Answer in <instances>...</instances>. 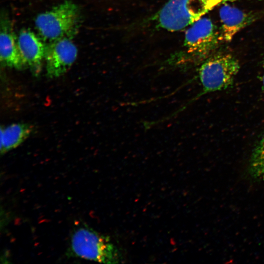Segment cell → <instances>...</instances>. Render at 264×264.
<instances>
[{"mask_svg": "<svg viewBox=\"0 0 264 264\" xmlns=\"http://www.w3.org/2000/svg\"><path fill=\"white\" fill-rule=\"evenodd\" d=\"M79 14L77 5L66 0L39 14L35 20V27L42 39L49 43L69 37L78 25Z\"/></svg>", "mask_w": 264, "mask_h": 264, "instance_id": "cell-1", "label": "cell"}, {"mask_svg": "<svg viewBox=\"0 0 264 264\" xmlns=\"http://www.w3.org/2000/svg\"><path fill=\"white\" fill-rule=\"evenodd\" d=\"M73 254L83 259L106 264L121 262V255L109 237L90 228L80 227L72 234L70 242Z\"/></svg>", "mask_w": 264, "mask_h": 264, "instance_id": "cell-2", "label": "cell"}, {"mask_svg": "<svg viewBox=\"0 0 264 264\" xmlns=\"http://www.w3.org/2000/svg\"><path fill=\"white\" fill-rule=\"evenodd\" d=\"M208 11L206 0H168L151 20L158 28L176 32L191 25Z\"/></svg>", "mask_w": 264, "mask_h": 264, "instance_id": "cell-3", "label": "cell"}, {"mask_svg": "<svg viewBox=\"0 0 264 264\" xmlns=\"http://www.w3.org/2000/svg\"><path fill=\"white\" fill-rule=\"evenodd\" d=\"M240 68L238 60L229 53L207 58L200 66L199 79L205 93L222 90L232 84Z\"/></svg>", "mask_w": 264, "mask_h": 264, "instance_id": "cell-4", "label": "cell"}, {"mask_svg": "<svg viewBox=\"0 0 264 264\" xmlns=\"http://www.w3.org/2000/svg\"><path fill=\"white\" fill-rule=\"evenodd\" d=\"M221 41L215 25L211 19L201 18L185 32L183 47L187 54L194 59H206Z\"/></svg>", "mask_w": 264, "mask_h": 264, "instance_id": "cell-5", "label": "cell"}, {"mask_svg": "<svg viewBox=\"0 0 264 264\" xmlns=\"http://www.w3.org/2000/svg\"><path fill=\"white\" fill-rule=\"evenodd\" d=\"M77 54V48L69 37L49 43L44 55L47 77L54 78L64 75L70 69Z\"/></svg>", "mask_w": 264, "mask_h": 264, "instance_id": "cell-6", "label": "cell"}, {"mask_svg": "<svg viewBox=\"0 0 264 264\" xmlns=\"http://www.w3.org/2000/svg\"><path fill=\"white\" fill-rule=\"evenodd\" d=\"M0 26V58L2 65L18 70L27 67L18 47L12 23L4 13L1 14Z\"/></svg>", "mask_w": 264, "mask_h": 264, "instance_id": "cell-7", "label": "cell"}, {"mask_svg": "<svg viewBox=\"0 0 264 264\" xmlns=\"http://www.w3.org/2000/svg\"><path fill=\"white\" fill-rule=\"evenodd\" d=\"M17 42L22 57L27 66L33 75L38 76L42 70L46 46L36 34L27 29L20 31Z\"/></svg>", "mask_w": 264, "mask_h": 264, "instance_id": "cell-8", "label": "cell"}, {"mask_svg": "<svg viewBox=\"0 0 264 264\" xmlns=\"http://www.w3.org/2000/svg\"><path fill=\"white\" fill-rule=\"evenodd\" d=\"M221 22V41L230 42L242 29L254 21L255 16L228 4L221 6L219 12Z\"/></svg>", "mask_w": 264, "mask_h": 264, "instance_id": "cell-9", "label": "cell"}, {"mask_svg": "<svg viewBox=\"0 0 264 264\" xmlns=\"http://www.w3.org/2000/svg\"><path fill=\"white\" fill-rule=\"evenodd\" d=\"M33 127L28 123H14L0 128V153H5L17 147L33 132Z\"/></svg>", "mask_w": 264, "mask_h": 264, "instance_id": "cell-10", "label": "cell"}, {"mask_svg": "<svg viewBox=\"0 0 264 264\" xmlns=\"http://www.w3.org/2000/svg\"><path fill=\"white\" fill-rule=\"evenodd\" d=\"M248 171L253 178L264 183V134L252 152Z\"/></svg>", "mask_w": 264, "mask_h": 264, "instance_id": "cell-11", "label": "cell"}, {"mask_svg": "<svg viewBox=\"0 0 264 264\" xmlns=\"http://www.w3.org/2000/svg\"><path fill=\"white\" fill-rule=\"evenodd\" d=\"M262 80L263 88V90H264V71L263 74Z\"/></svg>", "mask_w": 264, "mask_h": 264, "instance_id": "cell-12", "label": "cell"}]
</instances>
